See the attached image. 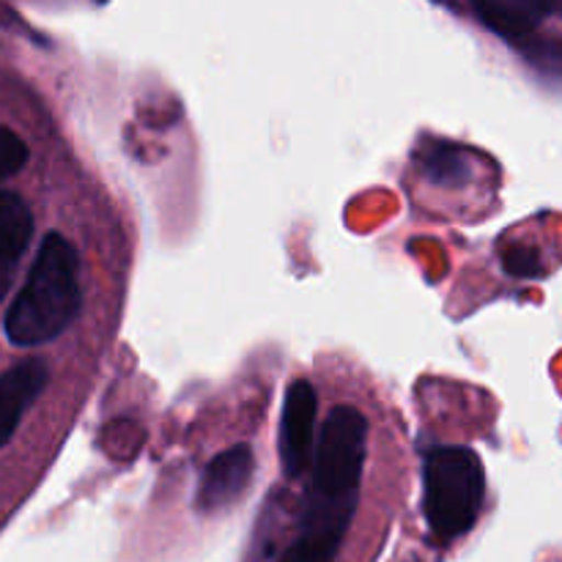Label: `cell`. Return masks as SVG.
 Returning a JSON list of instances; mask_svg holds the SVG:
<instances>
[{
	"mask_svg": "<svg viewBox=\"0 0 562 562\" xmlns=\"http://www.w3.org/2000/svg\"><path fill=\"white\" fill-rule=\"evenodd\" d=\"M486 499V470L475 450L442 445L423 461V514L439 543H450L475 527Z\"/></svg>",
	"mask_w": 562,
	"mask_h": 562,
	"instance_id": "2",
	"label": "cell"
},
{
	"mask_svg": "<svg viewBox=\"0 0 562 562\" xmlns=\"http://www.w3.org/2000/svg\"><path fill=\"white\" fill-rule=\"evenodd\" d=\"M82 307L80 256L60 234L44 236L25 285L5 313V338L20 349L49 344Z\"/></svg>",
	"mask_w": 562,
	"mask_h": 562,
	"instance_id": "1",
	"label": "cell"
},
{
	"mask_svg": "<svg viewBox=\"0 0 562 562\" xmlns=\"http://www.w3.org/2000/svg\"><path fill=\"white\" fill-rule=\"evenodd\" d=\"M27 162V146L16 132L0 126V181L20 173Z\"/></svg>",
	"mask_w": 562,
	"mask_h": 562,
	"instance_id": "10",
	"label": "cell"
},
{
	"mask_svg": "<svg viewBox=\"0 0 562 562\" xmlns=\"http://www.w3.org/2000/svg\"><path fill=\"white\" fill-rule=\"evenodd\" d=\"M33 239V214L16 192L0 190V302L14 285L16 269Z\"/></svg>",
	"mask_w": 562,
	"mask_h": 562,
	"instance_id": "7",
	"label": "cell"
},
{
	"mask_svg": "<svg viewBox=\"0 0 562 562\" xmlns=\"http://www.w3.org/2000/svg\"><path fill=\"white\" fill-rule=\"evenodd\" d=\"M252 477V450L250 445H234L225 453L209 461L195 494V508L201 514H217L234 505L247 492Z\"/></svg>",
	"mask_w": 562,
	"mask_h": 562,
	"instance_id": "5",
	"label": "cell"
},
{
	"mask_svg": "<svg viewBox=\"0 0 562 562\" xmlns=\"http://www.w3.org/2000/svg\"><path fill=\"white\" fill-rule=\"evenodd\" d=\"M368 450V420L355 406H335L318 434L307 499L357 505Z\"/></svg>",
	"mask_w": 562,
	"mask_h": 562,
	"instance_id": "3",
	"label": "cell"
},
{
	"mask_svg": "<svg viewBox=\"0 0 562 562\" xmlns=\"http://www.w3.org/2000/svg\"><path fill=\"white\" fill-rule=\"evenodd\" d=\"M47 382L49 368L38 357L22 360L20 366L0 373V448L9 445V439L20 428L22 415L36 404V398L44 393Z\"/></svg>",
	"mask_w": 562,
	"mask_h": 562,
	"instance_id": "6",
	"label": "cell"
},
{
	"mask_svg": "<svg viewBox=\"0 0 562 562\" xmlns=\"http://www.w3.org/2000/svg\"><path fill=\"white\" fill-rule=\"evenodd\" d=\"M505 269H508L510 274H516V278H536V274H541V258H538V252L532 250V247H525V245H510L505 247Z\"/></svg>",
	"mask_w": 562,
	"mask_h": 562,
	"instance_id": "11",
	"label": "cell"
},
{
	"mask_svg": "<svg viewBox=\"0 0 562 562\" xmlns=\"http://www.w3.org/2000/svg\"><path fill=\"white\" fill-rule=\"evenodd\" d=\"M470 154L461 151V148L456 146H434V151L426 154V168L428 173H431L434 181H439V184H464L467 176L472 173L470 168Z\"/></svg>",
	"mask_w": 562,
	"mask_h": 562,
	"instance_id": "9",
	"label": "cell"
},
{
	"mask_svg": "<svg viewBox=\"0 0 562 562\" xmlns=\"http://www.w3.org/2000/svg\"><path fill=\"white\" fill-rule=\"evenodd\" d=\"M483 25L492 27L494 33L505 38H525L527 33L536 31L541 16L547 14V5L541 3H481L475 5Z\"/></svg>",
	"mask_w": 562,
	"mask_h": 562,
	"instance_id": "8",
	"label": "cell"
},
{
	"mask_svg": "<svg viewBox=\"0 0 562 562\" xmlns=\"http://www.w3.org/2000/svg\"><path fill=\"white\" fill-rule=\"evenodd\" d=\"M316 390L305 379H296L285 390L283 420H280V461L285 477L296 481L307 467H313L316 453Z\"/></svg>",
	"mask_w": 562,
	"mask_h": 562,
	"instance_id": "4",
	"label": "cell"
}]
</instances>
